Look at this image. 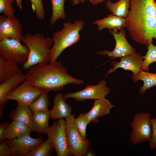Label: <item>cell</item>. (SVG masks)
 Returning <instances> with one entry per match:
<instances>
[{
    "label": "cell",
    "mask_w": 156,
    "mask_h": 156,
    "mask_svg": "<svg viewBox=\"0 0 156 156\" xmlns=\"http://www.w3.org/2000/svg\"><path fill=\"white\" fill-rule=\"evenodd\" d=\"M52 7V14L51 17L50 25H54L59 19H64L66 18L64 4L67 0H50Z\"/></svg>",
    "instance_id": "cell-25"
},
{
    "label": "cell",
    "mask_w": 156,
    "mask_h": 156,
    "mask_svg": "<svg viewBox=\"0 0 156 156\" xmlns=\"http://www.w3.org/2000/svg\"><path fill=\"white\" fill-rule=\"evenodd\" d=\"M25 79V75L22 71L16 73L0 84V109L3 110L7 104L8 95L22 83Z\"/></svg>",
    "instance_id": "cell-15"
},
{
    "label": "cell",
    "mask_w": 156,
    "mask_h": 156,
    "mask_svg": "<svg viewBox=\"0 0 156 156\" xmlns=\"http://www.w3.org/2000/svg\"><path fill=\"white\" fill-rule=\"evenodd\" d=\"M93 5H97L98 3H101L105 2L106 0H88Z\"/></svg>",
    "instance_id": "cell-35"
},
{
    "label": "cell",
    "mask_w": 156,
    "mask_h": 156,
    "mask_svg": "<svg viewBox=\"0 0 156 156\" xmlns=\"http://www.w3.org/2000/svg\"><path fill=\"white\" fill-rule=\"evenodd\" d=\"M55 149L51 140L48 138L47 140L35 148L27 156H49Z\"/></svg>",
    "instance_id": "cell-27"
},
{
    "label": "cell",
    "mask_w": 156,
    "mask_h": 156,
    "mask_svg": "<svg viewBox=\"0 0 156 156\" xmlns=\"http://www.w3.org/2000/svg\"><path fill=\"white\" fill-rule=\"evenodd\" d=\"M42 92L25 80L7 96V99L14 100L18 103L29 105L35 101Z\"/></svg>",
    "instance_id": "cell-11"
},
{
    "label": "cell",
    "mask_w": 156,
    "mask_h": 156,
    "mask_svg": "<svg viewBox=\"0 0 156 156\" xmlns=\"http://www.w3.org/2000/svg\"><path fill=\"white\" fill-rule=\"evenodd\" d=\"M66 121L59 119L50 127L47 134L51 141L57 156L71 155L67 142L65 132Z\"/></svg>",
    "instance_id": "cell-8"
},
{
    "label": "cell",
    "mask_w": 156,
    "mask_h": 156,
    "mask_svg": "<svg viewBox=\"0 0 156 156\" xmlns=\"http://www.w3.org/2000/svg\"><path fill=\"white\" fill-rule=\"evenodd\" d=\"M8 140L12 156L19 155L27 156L29 153L44 142L41 137L34 138L30 135Z\"/></svg>",
    "instance_id": "cell-13"
},
{
    "label": "cell",
    "mask_w": 156,
    "mask_h": 156,
    "mask_svg": "<svg viewBox=\"0 0 156 156\" xmlns=\"http://www.w3.org/2000/svg\"><path fill=\"white\" fill-rule=\"evenodd\" d=\"M120 58L121 60L119 62L114 61L111 63V65L113 68L109 69L106 76L115 72L119 68L132 71L133 73L132 75L133 76L137 75L141 71L144 59L140 53L136 52Z\"/></svg>",
    "instance_id": "cell-14"
},
{
    "label": "cell",
    "mask_w": 156,
    "mask_h": 156,
    "mask_svg": "<svg viewBox=\"0 0 156 156\" xmlns=\"http://www.w3.org/2000/svg\"><path fill=\"white\" fill-rule=\"evenodd\" d=\"M86 0H72V2L74 5H77L80 3H84Z\"/></svg>",
    "instance_id": "cell-38"
},
{
    "label": "cell",
    "mask_w": 156,
    "mask_h": 156,
    "mask_svg": "<svg viewBox=\"0 0 156 156\" xmlns=\"http://www.w3.org/2000/svg\"><path fill=\"white\" fill-rule=\"evenodd\" d=\"M115 106L105 98L94 100L91 109L85 113L88 122L89 123L91 122L97 123L99 117L108 114L111 110Z\"/></svg>",
    "instance_id": "cell-16"
},
{
    "label": "cell",
    "mask_w": 156,
    "mask_h": 156,
    "mask_svg": "<svg viewBox=\"0 0 156 156\" xmlns=\"http://www.w3.org/2000/svg\"><path fill=\"white\" fill-rule=\"evenodd\" d=\"M74 123L78 131L82 138L86 139V129L88 125V122L85 113H81L77 118H75Z\"/></svg>",
    "instance_id": "cell-29"
},
{
    "label": "cell",
    "mask_w": 156,
    "mask_h": 156,
    "mask_svg": "<svg viewBox=\"0 0 156 156\" xmlns=\"http://www.w3.org/2000/svg\"><path fill=\"white\" fill-rule=\"evenodd\" d=\"M155 155L156 156V153H155Z\"/></svg>",
    "instance_id": "cell-39"
},
{
    "label": "cell",
    "mask_w": 156,
    "mask_h": 156,
    "mask_svg": "<svg viewBox=\"0 0 156 156\" xmlns=\"http://www.w3.org/2000/svg\"><path fill=\"white\" fill-rule=\"evenodd\" d=\"M25 75L26 81L42 92H57L68 84L78 85L84 83L83 80L69 75L61 62L56 61L50 64L39 63L33 65Z\"/></svg>",
    "instance_id": "cell-2"
},
{
    "label": "cell",
    "mask_w": 156,
    "mask_h": 156,
    "mask_svg": "<svg viewBox=\"0 0 156 156\" xmlns=\"http://www.w3.org/2000/svg\"><path fill=\"white\" fill-rule=\"evenodd\" d=\"M133 76L135 83L140 80L143 81V86L140 87L139 90V93L141 94H144L146 90L156 85V73H152L141 70Z\"/></svg>",
    "instance_id": "cell-23"
},
{
    "label": "cell",
    "mask_w": 156,
    "mask_h": 156,
    "mask_svg": "<svg viewBox=\"0 0 156 156\" xmlns=\"http://www.w3.org/2000/svg\"><path fill=\"white\" fill-rule=\"evenodd\" d=\"M152 127V135L149 142L150 149L153 150L156 148V117L151 118Z\"/></svg>",
    "instance_id": "cell-32"
},
{
    "label": "cell",
    "mask_w": 156,
    "mask_h": 156,
    "mask_svg": "<svg viewBox=\"0 0 156 156\" xmlns=\"http://www.w3.org/2000/svg\"><path fill=\"white\" fill-rule=\"evenodd\" d=\"M12 155L8 139L3 141L0 144V156Z\"/></svg>",
    "instance_id": "cell-33"
},
{
    "label": "cell",
    "mask_w": 156,
    "mask_h": 156,
    "mask_svg": "<svg viewBox=\"0 0 156 156\" xmlns=\"http://www.w3.org/2000/svg\"><path fill=\"white\" fill-rule=\"evenodd\" d=\"M21 71L17 64L0 55V83Z\"/></svg>",
    "instance_id": "cell-22"
},
{
    "label": "cell",
    "mask_w": 156,
    "mask_h": 156,
    "mask_svg": "<svg viewBox=\"0 0 156 156\" xmlns=\"http://www.w3.org/2000/svg\"><path fill=\"white\" fill-rule=\"evenodd\" d=\"M8 121H5L0 125V142H1L4 139L3 138L4 133L5 129L9 124Z\"/></svg>",
    "instance_id": "cell-34"
},
{
    "label": "cell",
    "mask_w": 156,
    "mask_h": 156,
    "mask_svg": "<svg viewBox=\"0 0 156 156\" xmlns=\"http://www.w3.org/2000/svg\"><path fill=\"white\" fill-rule=\"evenodd\" d=\"M151 116L147 112L136 113L134 116L130 124L132 130L130 134L131 141L133 144L150 140L152 135Z\"/></svg>",
    "instance_id": "cell-6"
},
{
    "label": "cell",
    "mask_w": 156,
    "mask_h": 156,
    "mask_svg": "<svg viewBox=\"0 0 156 156\" xmlns=\"http://www.w3.org/2000/svg\"><path fill=\"white\" fill-rule=\"evenodd\" d=\"M32 131V129L25 124L16 120H12L7 126L4 133L3 138L4 139L11 140L29 135Z\"/></svg>",
    "instance_id": "cell-19"
},
{
    "label": "cell",
    "mask_w": 156,
    "mask_h": 156,
    "mask_svg": "<svg viewBox=\"0 0 156 156\" xmlns=\"http://www.w3.org/2000/svg\"><path fill=\"white\" fill-rule=\"evenodd\" d=\"M17 6L20 9L22 10V0H15Z\"/></svg>",
    "instance_id": "cell-37"
},
{
    "label": "cell",
    "mask_w": 156,
    "mask_h": 156,
    "mask_svg": "<svg viewBox=\"0 0 156 156\" xmlns=\"http://www.w3.org/2000/svg\"><path fill=\"white\" fill-rule=\"evenodd\" d=\"M96 155V154L94 152L91 150H89L88 149L83 156H95Z\"/></svg>",
    "instance_id": "cell-36"
},
{
    "label": "cell",
    "mask_w": 156,
    "mask_h": 156,
    "mask_svg": "<svg viewBox=\"0 0 156 156\" xmlns=\"http://www.w3.org/2000/svg\"><path fill=\"white\" fill-rule=\"evenodd\" d=\"M84 24V21L80 20L73 23L65 22L61 30L53 34L52 38L53 44L49 53L50 63L56 61L66 49L79 42L81 37L79 32L83 29Z\"/></svg>",
    "instance_id": "cell-4"
},
{
    "label": "cell",
    "mask_w": 156,
    "mask_h": 156,
    "mask_svg": "<svg viewBox=\"0 0 156 156\" xmlns=\"http://www.w3.org/2000/svg\"><path fill=\"white\" fill-rule=\"evenodd\" d=\"M75 115L71 114L65 118V132L68 145L71 155L82 156L88 150L90 142L83 139L74 123Z\"/></svg>",
    "instance_id": "cell-5"
},
{
    "label": "cell",
    "mask_w": 156,
    "mask_h": 156,
    "mask_svg": "<svg viewBox=\"0 0 156 156\" xmlns=\"http://www.w3.org/2000/svg\"><path fill=\"white\" fill-rule=\"evenodd\" d=\"M50 111L33 112L32 131L40 134L47 133L50 127L49 120L50 118Z\"/></svg>",
    "instance_id": "cell-21"
},
{
    "label": "cell",
    "mask_w": 156,
    "mask_h": 156,
    "mask_svg": "<svg viewBox=\"0 0 156 156\" xmlns=\"http://www.w3.org/2000/svg\"><path fill=\"white\" fill-rule=\"evenodd\" d=\"M13 39L0 41V55L17 64H23L28 60L29 50L25 44Z\"/></svg>",
    "instance_id": "cell-7"
},
{
    "label": "cell",
    "mask_w": 156,
    "mask_h": 156,
    "mask_svg": "<svg viewBox=\"0 0 156 156\" xmlns=\"http://www.w3.org/2000/svg\"><path fill=\"white\" fill-rule=\"evenodd\" d=\"M22 41L28 47L29 54L27 62L23 64V69H29L32 66L39 63L49 64V53L53 43L52 38L45 37L42 34L26 33Z\"/></svg>",
    "instance_id": "cell-3"
},
{
    "label": "cell",
    "mask_w": 156,
    "mask_h": 156,
    "mask_svg": "<svg viewBox=\"0 0 156 156\" xmlns=\"http://www.w3.org/2000/svg\"><path fill=\"white\" fill-rule=\"evenodd\" d=\"M12 120L24 124L29 127H33V112L28 105L18 103L16 108L9 115Z\"/></svg>",
    "instance_id": "cell-20"
},
{
    "label": "cell",
    "mask_w": 156,
    "mask_h": 156,
    "mask_svg": "<svg viewBox=\"0 0 156 156\" xmlns=\"http://www.w3.org/2000/svg\"><path fill=\"white\" fill-rule=\"evenodd\" d=\"M31 2L33 12L35 13L38 20L43 19L45 16L42 0H29Z\"/></svg>",
    "instance_id": "cell-31"
},
{
    "label": "cell",
    "mask_w": 156,
    "mask_h": 156,
    "mask_svg": "<svg viewBox=\"0 0 156 156\" xmlns=\"http://www.w3.org/2000/svg\"><path fill=\"white\" fill-rule=\"evenodd\" d=\"M48 93L43 92L34 102L29 105L32 112H45L49 111L50 104Z\"/></svg>",
    "instance_id": "cell-26"
},
{
    "label": "cell",
    "mask_w": 156,
    "mask_h": 156,
    "mask_svg": "<svg viewBox=\"0 0 156 156\" xmlns=\"http://www.w3.org/2000/svg\"><path fill=\"white\" fill-rule=\"evenodd\" d=\"M148 51L144 56L141 70L148 71L149 67L150 64L153 62H156V45H154L152 43L147 45Z\"/></svg>",
    "instance_id": "cell-28"
},
{
    "label": "cell",
    "mask_w": 156,
    "mask_h": 156,
    "mask_svg": "<svg viewBox=\"0 0 156 156\" xmlns=\"http://www.w3.org/2000/svg\"><path fill=\"white\" fill-rule=\"evenodd\" d=\"M110 91V88L106 86V81L102 80L96 85H87L84 89L80 91L66 93L64 96L66 100L72 98L78 102L86 100H95L105 98Z\"/></svg>",
    "instance_id": "cell-9"
},
{
    "label": "cell",
    "mask_w": 156,
    "mask_h": 156,
    "mask_svg": "<svg viewBox=\"0 0 156 156\" xmlns=\"http://www.w3.org/2000/svg\"><path fill=\"white\" fill-rule=\"evenodd\" d=\"M14 0H0V13L8 17H14V10L12 5Z\"/></svg>",
    "instance_id": "cell-30"
},
{
    "label": "cell",
    "mask_w": 156,
    "mask_h": 156,
    "mask_svg": "<svg viewBox=\"0 0 156 156\" xmlns=\"http://www.w3.org/2000/svg\"><path fill=\"white\" fill-rule=\"evenodd\" d=\"M23 30L20 21L15 16L8 17L3 14L0 16V41L10 38L21 42Z\"/></svg>",
    "instance_id": "cell-12"
},
{
    "label": "cell",
    "mask_w": 156,
    "mask_h": 156,
    "mask_svg": "<svg viewBox=\"0 0 156 156\" xmlns=\"http://www.w3.org/2000/svg\"><path fill=\"white\" fill-rule=\"evenodd\" d=\"M120 31L109 30L110 33L113 36L116 41L114 49L112 51L103 50L97 52L99 55H106L112 59L116 57L132 55L136 52V49L128 42L126 37L125 32L124 29Z\"/></svg>",
    "instance_id": "cell-10"
},
{
    "label": "cell",
    "mask_w": 156,
    "mask_h": 156,
    "mask_svg": "<svg viewBox=\"0 0 156 156\" xmlns=\"http://www.w3.org/2000/svg\"><path fill=\"white\" fill-rule=\"evenodd\" d=\"M105 6L112 14L126 18L129 10L130 0H119L115 3L107 0L105 2Z\"/></svg>",
    "instance_id": "cell-24"
},
{
    "label": "cell",
    "mask_w": 156,
    "mask_h": 156,
    "mask_svg": "<svg viewBox=\"0 0 156 156\" xmlns=\"http://www.w3.org/2000/svg\"><path fill=\"white\" fill-rule=\"evenodd\" d=\"M130 36L143 45L156 40V1L155 0H130V8L125 18Z\"/></svg>",
    "instance_id": "cell-1"
},
{
    "label": "cell",
    "mask_w": 156,
    "mask_h": 156,
    "mask_svg": "<svg viewBox=\"0 0 156 156\" xmlns=\"http://www.w3.org/2000/svg\"><path fill=\"white\" fill-rule=\"evenodd\" d=\"M93 23L97 25L99 31H102L105 28H107L109 30L118 31L124 29L126 27L125 18L119 17L112 13L108 15L107 17L94 21Z\"/></svg>",
    "instance_id": "cell-18"
},
{
    "label": "cell",
    "mask_w": 156,
    "mask_h": 156,
    "mask_svg": "<svg viewBox=\"0 0 156 156\" xmlns=\"http://www.w3.org/2000/svg\"><path fill=\"white\" fill-rule=\"evenodd\" d=\"M66 100L64 95L61 92L54 96L53 106L50 111L51 118L53 119L65 118L71 114L72 107L65 102Z\"/></svg>",
    "instance_id": "cell-17"
}]
</instances>
